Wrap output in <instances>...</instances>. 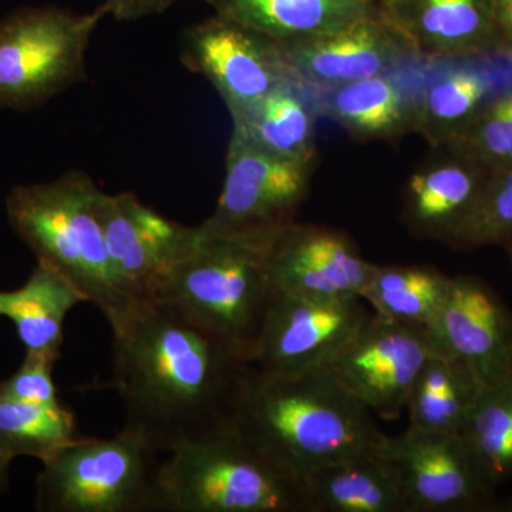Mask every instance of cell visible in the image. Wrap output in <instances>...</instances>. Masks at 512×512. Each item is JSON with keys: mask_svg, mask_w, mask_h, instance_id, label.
I'll return each mask as SVG.
<instances>
[{"mask_svg": "<svg viewBox=\"0 0 512 512\" xmlns=\"http://www.w3.org/2000/svg\"><path fill=\"white\" fill-rule=\"evenodd\" d=\"M113 352L124 426L157 453L231 420L249 365L224 339L156 301L113 335Z\"/></svg>", "mask_w": 512, "mask_h": 512, "instance_id": "cell-1", "label": "cell"}, {"mask_svg": "<svg viewBox=\"0 0 512 512\" xmlns=\"http://www.w3.org/2000/svg\"><path fill=\"white\" fill-rule=\"evenodd\" d=\"M231 423L299 484L320 468L373 453L383 436L372 412L325 370L275 373L248 365Z\"/></svg>", "mask_w": 512, "mask_h": 512, "instance_id": "cell-2", "label": "cell"}, {"mask_svg": "<svg viewBox=\"0 0 512 512\" xmlns=\"http://www.w3.org/2000/svg\"><path fill=\"white\" fill-rule=\"evenodd\" d=\"M103 192L90 175L67 171L56 180L12 188L6 215L36 262L73 285L116 335L151 299L138 292L111 259L100 214Z\"/></svg>", "mask_w": 512, "mask_h": 512, "instance_id": "cell-3", "label": "cell"}, {"mask_svg": "<svg viewBox=\"0 0 512 512\" xmlns=\"http://www.w3.org/2000/svg\"><path fill=\"white\" fill-rule=\"evenodd\" d=\"M158 282L151 301L183 313L245 357L261 329L274 286L268 254L274 231L210 232Z\"/></svg>", "mask_w": 512, "mask_h": 512, "instance_id": "cell-4", "label": "cell"}, {"mask_svg": "<svg viewBox=\"0 0 512 512\" xmlns=\"http://www.w3.org/2000/svg\"><path fill=\"white\" fill-rule=\"evenodd\" d=\"M164 512H301V484L231 423L175 444L158 470Z\"/></svg>", "mask_w": 512, "mask_h": 512, "instance_id": "cell-5", "label": "cell"}, {"mask_svg": "<svg viewBox=\"0 0 512 512\" xmlns=\"http://www.w3.org/2000/svg\"><path fill=\"white\" fill-rule=\"evenodd\" d=\"M157 451L123 426L109 439L79 437L42 463L39 512H164Z\"/></svg>", "mask_w": 512, "mask_h": 512, "instance_id": "cell-6", "label": "cell"}, {"mask_svg": "<svg viewBox=\"0 0 512 512\" xmlns=\"http://www.w3.org/2000/svg\"><path fill=\"white\" fill-rule=\"evenodd\" d=\"M106 16L104 5L86 13L49 5L0 19V109H37L84 82L87 50Z\"/></svg>", "mask_w": 512, "mask_h": 512, "instance_id": "cell-7", "label": "cell"}, {"mask_svg": "<svg viewBox=\"0 0 512 512\" xmlns=\"http://www.w3.org/2000/svg\"><path fill=\"white\" fill-rule=\"evenodd\" d=\"M372 316L360 298H319L274 289L248 363L275 373L322 370Z\"/></svg>", "mask_w": 512, "mask_h": 512, "instance_id": "cell-8", "label": "cell"}, {"mask_svg": "<svg viewBox=\"0 0 512 512\" xmlns=\"http://www.w3.org/2000/svg\"><path fill=\"white\" fill-rule=\"evenodd\" d=\"M376 456L392 468L410 512L483 511L494 507L495 487L460 434L409 427L383 433Z\"/></svg>", "mask_w": 512, "mask_h": 512, "instance_id": "cell-9", "label": "cell"}, {"mask_svg": "<svg viewBox=\"0 0 512 512\" xmlns=\"http://www.w3.org/2000/svg\"><path fill=\"white\" fill-rule=\"evenodd\" d=\"M311 175L312 164L272 156L232 131L221 194L201 227L225 234L285 227L295 221Z\"/></svg>", "mask_w": 512, "mask_h": 512, "instance_id": "cell-10", "label": "cell"}, {"mask_svg": "<svg viewBox=\"0 0 512 512\" xmlns=\"http://www.w3.org/2000/svg\"><path fill=\"white\" fill-rule=\"evenodd\" d=\"M434 352L429 330L373 313L322 370L370 412L392 419L406 409L414 383Z\"/></svg>", "mask_w": 512, "mask_h": 512, "instance_id": "cell-11", "label": "cell"}, {"mask_svg": "<svg viewBox=\"0 0 512 512\" xmlns=\"http://www.w3.org/2000/svg\"><path fill=\"white\" fill-rule=\"evenodd\" d=\"M180 62L212 84L232 119L292 80L274 40L215 13L184 30Z\"/></svg>", "mask_w": 512, "mask_h": 512, "instance_id": "cell-12", "label": "cell"}, {"mask_svg": "<svg viewBox=\"0 0 512 512\" xmlns=\"http://www.w3.org/2000/svg\"><path fill=\"white\" fill-rule=\"evenodd\" d=\"M289 77L312 94L387 74L414 53L382 13L335 32L275 42Z\"/></svg>", "mask_w": 512, "mask_h": 512, "instance_id": "cell-13", "label": "cell"}, {"mask_svg": "<svg viewBox=\"0 0 512 512\" xmlns=\"http://www.w3.org/2000/svg\"><path fill=\"white\" fill-rule=\"evenodd\" d=\"M429 333L436 352L466 363L483 387L511 375L512 312L481 279L451 278Z\"/></svg>", "mask_w": 512, "mask_h": 512, "instance_id": "cell-14", "label": "cell"}, {"mask_svg": "<svg viewBox=\"0 0 512 512\" xmlns=\"http://www.w3.org/2000/svg\"><path fill=\"white\" fill-rule=\"evenodd\" d=\"M268 266L275 291L362 299L375 264L343 232L292 221L272 239Z\"/></svg>", "mask_w": 512, "mask_h": 512, "instance_id": "cell-15", "label": "cell"}, {"mask_svg": "<svg viewBox=\"0 0 512 512\" xmlns=\"http://www.w3.org/2000/svg\"><path fill=\"white\" fill-rule=\"evenodd\" d=\"M107 249L121 275L151 299L158 282L185 258L200 238L187 227L143 204L133 192L107 194L100 202Z\"/></svg>", "mask_w": 512, "mask_h": 512, "instance_id": "cell-16", "label": "cell"}, {"mask_svg": "<svg viewBox=\"0 0 512 512\" xmlns=\"http://www.w3.org/2000/svg\"><path fill=\"white\" fill-rule=\"evenodd\" d=\"M380 13L416 57L458 59L504 47L493 0H380Z\"/></svg>", "mask_w": 512, "mask_h": 512, "instance_id": "cell-17", "label": "cell"}, {"mask_svg": "<svg viewBox=\"0 0 512 512\" xmlns=\"http://www.w3.org/2000/svg\"><path fill=\"white\" fill-rule=\"evenodd\" d=\"M447 150V148H446ZM490 173L447 150V157L424 165L407 181L403 217L420 237L448 242L476 208Z\"/></svg>", "mask_w": 512, "mask_h": 512, "instance_id": "cell-18", "label": "cell"}, {"mask_svg": "<svg viewBox=\"0 0 512 512\" xmlns=\"http://www.w3.org/2000/svg\"><path fill=\"white\" fill-rule=\"evenodd\" d=\"M215 15L274 42L335 32L380 13V0H204Z\"/></svg>", "mask_w": 512, "mask_h": 512, "instance_id": "cell-19", "label": "cell"}, {"mask_svg": "<svg viewBox=\"0 0 512 512\" xmlns=\"http://www.w3.org/2000/svg\"><path fill=\"white\" fill-rule=\"evenodd\" d=\"M82 295L62 275L36 262L25 285L0 291V318L9 319L25 353L60 359L64 322Z\"/></svg>", "mask_w": 512, "mask_h": 512, "instance_id": "cell-20", "label": "cell"}, {"mask_svg": "<svg viewBox=\"0 0 512 512\" xmlns=\"http://www.w3.org/2000/svg\"><path fill=\"white\" fill-rule=\"evenodd\" d=\"M301 488L308 512H410L392 468L375 451L320 468Z\"/></svg>", "mask_w": 512, "mask_h": 512, "instance_id": "cell-21", "label": "cell"}, {"mask_svg": "<svg viewBox=\"0 0 512 512\" xmlns=\"http://www.w3.org/2000/svg\"><path fill=\"white\" fill-rule=\"evenodd\" d=\"M316 113L312 94L289 80L234 117L232 131L272 156L312 164Z\"/></svg>", "mask_w": 512, "mask_h": 512, "instance_id": "cell-22", "label": "cell"}, {"mask_svg": "<svg viewBox=\"0 0 512 512\" xmlns=\"http://www.w3.org/2000/svg\"><path fill=\"white\" fill-rule=\"evenodd\" d=\"M320 94V111L352 136L384 140L412 130L414 104L387 74L357 80Z\"/></svg>", "mask_w": 512, "mask_h": 512, "instance_id": "cell-23", "label": "cell"}, {"mask_svg": "<svg viewBox=\"0 0 512 512\" xmlns=\"http://www.w3.org/2000/svg\"><path fill=\"white\" fill-rule=\"evenodd\" d=\"M481 389L483 384L466 363L434 352L410 393L406 406L409 427L460 434Z\"/></svg>", "mask_w": 512, "mask_h": 512, "instance_id": "cell-24", "label": "cell"}, {"mask_svg": "<svg viewBox=\"0 0 512 512\" xmlns=\"http://www.w3.org/2000/svg\"><path fill=\"white\" fill-rule=\"evenodd\" d=\"M450 281L451 276L424 266L375 265L362 299L377 316L429 330Z\"/></svg>", "mask_w": 512, "mask_h": 512, "instance_id": "cell-25", "label": "cell"}, {"mask_svg": "<svg viewBox=\"0 0 512 512\" xmlns=\"http://www.w3.org/2000/svg\"><path fill=\"white\" fill-rule=\"evenodd\" d=\"M494 80L478 70H454L421 94L413 128L434 147H446L493 97Z\"/></svg>", "mask_w": 512, "mask_h": 512, "instance_id": "cell-26", "label": "cell"}, {"mask_svg": "<svg viewBox=\"0 0 512 512\" xmlns=\"http://www.w3.org/2000/svg\"><path fill=\"white\" fill-rule=\"evenodd\" d=\"M77 436L76 419L63 403L40 404L0 396V450L15 460H50Z\"/></svg>", "mask_w": 512, "mask_h": 512, "instance_id": "cell-27", "label": "cell"}, {"mask_svg": "<svg viewBox=\"0 0 512 512\" xmlns=\"http://www.w3.org/2000/svg\"><path fill=\"white\" fill-rule=\"evenodd\" d=\"M495 488L512 480V376L484 386L460 431Z\"/></svg>", "mask_w": 512, "mask_h": 512, "instance_id": "cell-28", "label": "cell"}, {"mask_svg": "<svg viewBox=\"0 0 512 512\" xmlns=\"http://www.w3.org/2000/svg\"><path fill=\"white\" fill-rule=\"evenodd\" d=\"M444 148L490 174L512 167V90L491 97Z\"/></svg>", "mask_w": 512, "mask_h": 512, "instance_id": "cell-29", "label": "cell"}, {"mask_svg": "<svg viewBox=\"0 0 512 512\" xmlns=\"http://www.w3.org/2000/svg\"><path fill=\"white\" fill-rule=\"evenodd\" d=\"M512 242V167L490 175L476 208L448 245L476 249Z\"/></svg>", "mask_w": 512, "mask_h": 512, "instance_id": "cell-30", "label": "cell"}, {"mask_svg": "<svg viewBox=\"0 0 512 512\" xmlns=\"http://www.w3.org/2000/svg\"><path fill=\"white\" fill-rule=\"evenodd\" d=\"M56 360L25 353L22 365L8 379L0 380V396L40 404L62 403L55 383Z\"/></svg>", "mask_w": 512, "mask_h": 512, "instance_id": "cell-31", "label": "cell"}, {"mask_svg": "<svg viewBox=\"0 0 512 512\" xmlns=\"http://www.w3.org/2000/svg\"><path fill=\"white\" fill-rule=\"evenodd\" d=\"M175 0H104L109 16L119 22H134L161 15L173 6Z\"/></svg>", "mask_w": 512, "mask_h": 512, "instance_id": "cell-32", "label": "cell"}, {"mask_svg": "<svg viewBox=\"0 0 512 512\" xmlns=\"http://www.w3.org/2000/svg\"><path fill=\"white\" fill-rule=\"evenodd\" d=\"M493 8L504 47L512 49V0H493Z\"/></svg>", "mask_w": 512, "mask_h": 512, "instance_id": "cell-33", "label": "cell"}, {"mask_svg": "<svg viewBox=\"0 0 512 512\" xmlns=\"http://www.w3.org/2000/svg\"><path fill=\"white\" fill-rule=\"evenodd\" d=\"M12 458L6 456L0 450V497H3L9 491L10 487V467H12Z\"/></svg>", "mask_w": 512, "mask_h": 512, "instance_id": "cell-34", "label": "cell"}, {"mask_svg": "<svg viewBox=\"0 0 512 512\" xmlns=\"http://www.w3.org/2000/svg\"><path fill=\"white\" fill-rule=\"evenodd\" d=\"M504 248H505V251H507L508 258H510L511 265H512V242H510V244H508V245H505Z\"/></svg>", "mask_w": 512, "mask_h": 512, "instance_id": "cell-35", "label": "cell"}, {"mask_svg": "<svg viewBox=\"0 0 512 512\" xmlns=\"http://www.w3.org/2000/svg\"><path fill=\"white\" fill-rule=\"evenodd\" d=\"M503 507H505V510L507 511H512V498L507 504H504Z\"/></svg>", "mask_w": 512, "mask_h": 512, "instance_id": "cell-36", "label": "cell"}, {"mask_svg": "<svg viewBox=\"0 0 512 512\" xmlns=\"http://www.w3.org/2000/svg\"><path fill=\"white\" fill-rule=\"evenodd\" d=\"M511 376H512V365H511Z\"/></svg>", "mask_w": 512, "mask_h": 512, "instance_id": "cell-37", "label": "cell"}]
</instances>
